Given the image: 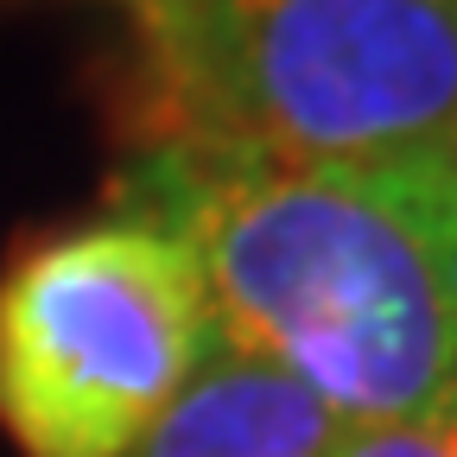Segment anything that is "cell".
<instances>
[{
	"label": "cell",
	"instance_id": "1",
	"mask_svg": "<svg viewBox=\"0 0 457 457\" xmlns=\"http://www.w3.org/2000/svg\"><path fill=\"white\" fill-rule=\"evenodd\" d=\"M108 204L165 222L228 356L293 375L343 426L451 407L457 159H279L146 146Z\"/></svg>",
	"mask_w": 457,
	"mask_h": 457
},
{
	"label": "cell",
	"instance_id": "2",
	"mask_svg": "<svg viewBox=\"0 0 457 457\" xmlns=\"http://www.w3.org/2000/svg\"><path fill=\"white\" fill-rule=\"evenodd\" d=\"M114 134L279 159H457V0H128Z\"/></svg>",
	"mask_w": 457,
	"mask_h": 457
},
{
	"label": "cell",
	"instance_id": "3",
	"mask_svg": "<svg viewBox=\"0 0 457 457\" xmlns=\"http://www.w3.org/2000/svg\"><path fill=\"white\" fill-rule=\"evenodd\" d=\"M210 356L197 254L140 210L102 204L0 267V432L20 457L134 451Z\"/></svg>",
	"mask_w": 457,
	"mask_h": 457
},
{
	"label": "cell",
	"instance_id": "4",
	"mask_svg": "<svg viewBox=\"0 0 457 457\" xmlns=\"http://www.w3.org/2000/svg\"><path fill=\"white\" fill-rule=\"evenodd\" d=\"M343 432L293 375L222 350L121 457H330Z\"/></svg>",
	"mask_w": 457,
	"mask_h": 457
},
{
	"label": "cell",
	"instance_id": "5",
	"mask_svg": "<svg viewBox=\"0 0 457 457\" xmlns=\"http://www.w3.org/2000/svg\"><path fill=\"white\" fill-rule=\"evenodd\" d=\"M330 457H457V407L394 426H350Z\"/></svg>",
	"mask_w": 457,
	"mask_h": 457
},
{
	"label": "cell",
	"instance_id": "6",
	"mask_svg": "<svg viewBox=\"0 0 457 457\" xmlns=\"http://www.w3.org/2000/svg\"><path fill=\"white\" fill-rule=\"evenodd\" d=\"M451 407H457V381H451Z\"/></svg>",
	"mask_w": 457,
	"mask_h": 457
},
{
	"label": "cell",
	"instance_id": "7",
	"mask_svg": "<svg viewBox=\"0 0 457 457\" xmlns=\"http://www.w3.org/2000/svg\"><path fill=\"white\" fill-rule=\"evenodd\" d=\"M114 7H128V0H114Z\"/></svg>",
	"mask_w": 457,
	"mask_h": 457
}]
</instances>
